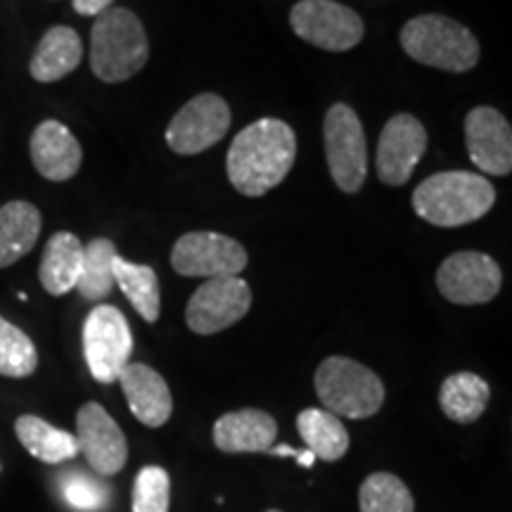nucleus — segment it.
I'll return each mask as SVG.
<instances>
[{
  "mask_svg": "<svg viewBox=\"0 0 512 512\" xmlns=\"http://www.w3.org/2000/svg\"><path fill=\"white\" fill-rule=\"evenodd\" d=\"M31 162L43 178L53 183H64L79 174L83 152L74 133L60 121H43L31 136Z\"/></svg>",
  "mask_w": 512,
  "mask_h": 512,
  "instance_id": "obj_16",
  "label": "nucleus"
},
{
  "mask_svg": "<svg viewBox=\"0 0 512 512\" xmlns=\"http://www.w3.org/2000/svg\"><path fill=\"white\" fill-rule=\"evenodd\" d=\"M297 157V136L280 119H259L235 136L226 171L233 188L247 197H261L278 188Z\"/></svg>",
  "mask_w": 512,
  "mask_h": 512,
  "instance_id": "obj_1",
  "label": "nucleus"
},
{
  "mask_svg": "<svg viewBox=\"0 0 512 512\" xmlns=\"http://www.w3.org/2000/svg\"><path fill=\"white\" fill-rule=\"evenodd\" d=\"M297 430L313 456L335 463L349 451V432L344 422L325 408H306L299 413Z\"/></svg>",
  "mask_w": 512,
  "mask_h": 512,
  "instance_id": "obj_24",
  "label": "nucleus"
},
{
  "mask_svg": "<svg viewBox=\"0 0 512 512\" xmlns=\"http://www.w3.org/2000/svg\"><path fill=\"white\" fill-rule=\"evenodd\" d=\"M114 283L124 292V297L131 302L143 320L157 323L159 311H162V299H159V280L157 273L145 264H133L117 256L114 259Z\"/></svg>",
  "mask_w": 512,
  "mask_h": 512,
  "instance_id": "obj_25",
  "label": "nucleus"
},
{
  "mask_svg": "<svg viewBox=\"0 0 512 512\" xmlns=\"http://www.w3.org/2000/svg\"><path fill=\"white\" fill-rule=\"evenodd\" d=\"M41 233V211L31 202L12 200L0 207V268H8L34 249Z\"/></svg>",
  "mask_w": 512,
  "mask_h": 512,
  "instance_id": "obj_21",
  "label": "nucleus"
},
{
  "mask_svg": "<svg viewBox=\"0 0 512 512\" xmlns=\"http://www.w3.org/2000/svg\"><path fill=\"white\" fill-rule=\"evenodd\" d=\"M252 290L238 275L209 278L197 287L185 309V323L195 335H216L247 316Z\"/></svg>",
  "mask_w": 512,
  "mask_h": 512,
  "instance_id": "obj_9",
  "label": "nucleus"
},
{
  "mask_svg": "<svg viewBox=\"0 0 512 512\" xmlns=\"http://www.w3.org/2000/svg\"><path fill=\"white\" fill-rule=\"evenodd\" d=\"M401 46L415 62L444 72L463 74L479 62L475 34L444 15L413 17L401 29Z\"/></svg>",
  "mask_w": 512,
  "mask_h": 512,
  "instance_id": "obj_4",
  "label": "nucleus"
},
{
  "mask_svg": "<svg viewBox=\"0 0 512 512\" xmlns=\"http://www.w3.org/2000/svg\"><path fill=\"white\" fill-rule=\"evenodd\" d=\"M496 202L494 185L470 171H444L422 181L413 192V209L422 221L458 228L479 221Z\"/></svg>",
  "mask_w": 512,
  "mask_h": 512,
  "instance_id": "obj_2",
  "label": "nucleus"
},
{
  "mask_svg": "<svg viewBox=\"0 0 512 512\" xmlns=\"http://www.w3.org/2000/svg\"><path fill=\"white\" fill-rule=\"evenodd\" d=\"M268 453H273V456H283V458H294L297 460L299 465L302 467H311L313 463H316V456H313V453L309 451V448H304V451H297V448H292V446H285V444H280V446H273L271 451Z\"/></svg>",
  "mask_w": 512,
  "mask_h": 512,
  "instance_id": "obj_31",
  "label": "nucleus"
},
{
  "mask_svg": "<svg viewBox=\"0 0 512 512\" xmlns=\"http://www.w3.org/2000/svg\"><path fill=\"white\" fill-rule=\"evenodd\" d=\"M465 143L472 164L489 176L512 171V126L494 107H475L465 117Z\"/></svg>",
  "mask_w": 512,
  "mask_h": 512,
  "instance_id": "obj_15",
  "label": "nucleus"
},
{
  "mask_svg": "<svg viewBox=\"0 0 512 512\" xmlns=\"http://www.w3.org/2000/svg\"><path fill=\"white\" fill-rule=\"evenodd\" d=\"M427 150V131L413 114H396L384 126L377 145V176L387 185H403Z\"/></svg>",
  "mask_w": 512,
  "mask_h": 512,
  "instance_id": "obj_14",
  "label": "nucleus"
},
{
  "mask_svg": "<svg viewBox=\"0 0 512 512\" xmlns=\"http://www.w3.org/2000/svg\"><path fill=\"white\" fill-rule=\"evenodd\" d=\"M83 249L86 245H81V240L67 230L55 233L48 240L46 249H43L41 271H38L41 285L46 287L48 294L62 297V294L76 290L83 264Z\"/></svg>",
  "mask_w": 512,
  "mask_h": 512,
  "instance_id": "obj_20",
  "label": "nucleus"
},
{
  "mask_svg": "<svg viewBox=\"0 0 512 512\" xmlns=\"http://www.w3.org/2000/svg\"><path fill=\"white\" fill-rule=\"evenodd\" d=\"M171 266L188 278H230L245 271L247 252L228 235L197 230L176 240Z\"/></svg>",
  "mask_w": 512,
  "mask_h": 512,
  "instance_id": "obj_10",
  "label": "nucleus"
},
{
  "mask_svg": "<svg viewBox=\"0 0 512 512\" xmlns=\"http://www.w3.org/2000/svg\"><path fill=\"white\" fill-rule=\"evenodd\" d=\"M119 384L124 389L128 408L147 427H162L169 422L174 411L169 384L157 370L145 363H128L121 370Z\"/></svg>",
  "mask_w": 512,
  "mask_h": 512,
  "instance_id": "obj_17",
  "label": "nucleus"
},
{
  "mask_svg": "<svg viewBox=\"0 0 512 512\" xmlns=\"http://www.w3.org/2000/svg\"><path fill=\"white\" fill-rule=\"evenodd\" d=\"M150 57L143 22L126 8L95 17L91 29V69L100 81L121 83L136 76Z\"/></svg>",
  "mask_w": 512,
  "mask_h": 512,
  "instance_id": "obj_3",
  "label": "nucleus"
},
{
  "mask_svg": "<svg viewBox=\"0 0 512 512\" xmlns=\"http://www.w3.org/2000/svg\"><path fill=\"white\" fill-rule=\"evenodd\" d=\"M74 437L79 441V453H83L95 475L110 477L124 470L128 460L126 437L100 403L88 401L79 408Z\"/></svg>",
  "mask_w": 512,
  "mask_h": 512,
  "instance_id": "obj_13",
  "label": "nucleus"
},
{
  "mask_svg": "<svg viewBox=\"0 0 512 512\" xmlns=\"http://www.w3.org/2000/svg\"><path fill=\"white\" fill-rule=\"evenodd\" d=\"M294 34L330 53H344L363 38V22L354 10L335 0H302L290 12Z\"/></svg>",
  "mask_w": 512,
  "mask_h": 512,
  "instance_id": "obj_8",
  "label": "nucleus"
},
{
  "mask_svg": "<svg viewBox=\"0 0 512 512\" xmlns=\"http://www.w3.org/2000/svg\"><path fill=\"white\" fill-rule=\"evenodd\" d=\"M325 155L339 190L358 192L368 176V145L361 119L347 105H332L325 114Z\"/></svg>",
  "mask_w": 512,
  "mask_h": 512,
  "instance_id": "obj_7",
  "label": "nucleus"
},
{
  "mask_svg": "<svg viewBox=\"0 0 512 512\" xmlns=\"http://www.w3.org/2000/svg\"><path fill=\"white\" fill-rule=\"evenodd\" d=\"M171 479L164 467L147 465L133 482V512H169Z\"/></svg>",
  "mask_w": 512,
  "mask_h": 512,
  "instance_id": "obj_30",
  "label": "nucleus"
},
{
  "mask_svg": "<svg viewBox=\"0 0 512 512\" xmlns=\"http://www.w3.org/2000/svg\"><path fill=\"white\" fill-rule=\"evenodd\" d=\"M74 10L83 17H100L114 5V0H72Z\"/></svg>",
  "mask_w": 512,
  "mask_h": 512,
  "instance_id": "obj_32",
  "label": "nucleus"
},
{
  "mask_svg": "<svg viewBox=\"0 0 512 512\" xmlns=\"http://www.w3.org/2000/svg\"><path fill=\"white\" fill-rule=\"evenodd\" d=\"M278 437V422L259 408L221 415L214 425V444L223 453H268Z\"/></svg>",
  "mask_w": 512,
  "mask_h": 512,
  "instance_id": "obj_18",
  "label": "nucleus"
},
{
  "mask_svg": "<svg viewBox=\"0 0 512 512\" xmlns=\"http://www.w3.org/2000/svg\"><path fill=\"white\" fill-rule=\"evenodd\" d=\"M230 128L228 102L214 93H202L185 102L166 128V143L178 155H200L214 147Z\"/></svg>",
  "mask_w": 512,
  "mask_h": 512,
  "instance_id": "obj_11",
  "label": "nucleus"
},
{
  "mask_svg": "<svg viewBox=\"0 0 512 512\" xmlns=\"http://www.w3.org/2000/svg\"><path fill=\"white\" fill-rule=\"evenodd\" d=\"M491 389L484 377L475 373H453L448 375L439 389L441 411L448 420L470 425L479 420L489 406Z\"/></svg>",
  "mask_w": 512,
  "mask_h": 512,
  "instance_id": "obj_23",
  "label": "nucleus"
},
{
  "mask_svg": "<svg viewBox=\"0 0 512 512\" xmlns=\"http://www.w3.org/2000/svg\"><path fill=\"white\" fill-rule=\"evenodd\" d=\"M38 368V351L31 337L0 316V375L29 377Z\"/></svg>",
  "mask_w": 512,
  "mask_h": 512,
  "instance_id": "obj_29",
  "label": "nucleus"
},
{
  "mask_svg": "<svg viewBox=\"0 0 512 512\" xmlns=\"http://www.w3.org/2000/svg\"><path fill=\"white\" fill-rule=\"evenodd\" d=\"M361 512H415L411 489L392 472H373L358 491Z\"/></svg>",
  "mask_w": 512,
  "mask_h": 512,
  "instance_id": "obj_28",
  "label": "nucleus"
},
{
  "mask_svg": "<svg viewBox=\"0 0 512 512\" xmlns=\"http://www.w3.org/2000/svg\"><path fill=\"white\" fill-rule=\"evenodd\" d=\"M266 512H283V510H266Z\"/></svg>",
  "mask_w": 512,
  "mask_h": 512,
  "instance_id": "obj_33",
  "label": "nucleus"
},
{
  "mask_svg": "<svg viewBox=\"0 0 512 512\" xmlns=\"http://www.w3.org/2000/svg\"><path fill=\"white\" fill-rule=\"evenodd\" d=\"M133 335L117 306L98 304L83 323V356L95 380L112 384L131 363Z\"/></svg>",
  "mask_w": 512,
  "mask_h": 512,
  "instance_id": "obj_6",
  "label": "nucleus"
},
{
  "mask_svg": "<svg viewBox=\"0 0 512 512\" xmlns=\"http://www.w3.org/2000/svg\"><path fill=\"white\" fill-rule=\"evenodd\" d=\"M316 394L337 418H373L384 403V384L373 370L347 356H330L316 370Z\"/></svg>",
  "mask_w": 512,
  "mask_h": 512,
  "instance_id": "obj_5",
  "label": "nucleus"
},
{
  "mask_svg": "<svg viewBox=\"0 0 512 512\" xmlns=\"http://www.w3.org/2000/svg\"><path fill=\"white\" fill-rule=\"evenodd\" d=\"M501 266L482 252L451 254L437 271L441 297L460 306L486 304L501 292Z\"/></svg>",
  "mask_w": 512,
  "mask_h": 512,
  "instance_id": "obj_12",
  "label": "nucleus"
},
{
  "mask_svg": "<svg viewBox=\"0 0 512 512\" xmlns=\"http://www.w3.org/2000/svg\"><path fill=\"white\" fill-rule=\"evenodd\" d=\"M15 434L19 444L41 463L60 465L79 456V441L74 434L57 430L38 415H19L15 420Z\"/></svg>",
  "mask_w": 512,
  "mask_h": 512,
  "instance_id": "obj_22",
  "label": "nucleus"
},
{
  "mask_svg": "<svg viewBox=\"0 0 512 512\" xmlns=\"http://www.w3.org/2000/svg\"><path fill=\"white\" fill-rule=\"evenodd\" d=\"M57 489L64 503L76 512H105L112 501V489L100 475L72 467L57 477Z\"/></svg>",
  "mask_w": 512,
  "mask_h": 512,
  "instance_id": "obj_27",
  "label": "nucleus"
},
{
  "mask_svg": "<svg viewBox=\"0 0 512 512\" xmlns=\"http://www.w3.org/2000/svg\"><path fill=\"white\" fill-rule=\"evenodd\" d=\"M117 247L112 240L95 238L83 249V264L76 290L86 302H102L114 290V259Z\"/></svg>",
  "mask_w": 512,
  "mask_h": 512,
  "instance_id": "obj_26",
  "label": "nucleus"
},
{
  "mask_svg": "<svg viewBox=\"0 0 512 512\" xmlns=\"http://www.w3.org/2000/svg\"><path fill=\"white\" fill-rule=\"evenodd\" d=\"M83 43L72 27H53L41 38L31 57L29 72L36 81L53 83L69 76L81 64Z\"/></svg>",
  "mask_w": 512,
  "mask_h": 512,
  "instance_id": "obj_19",
  "label": "nucleus"
}]
</instances>
